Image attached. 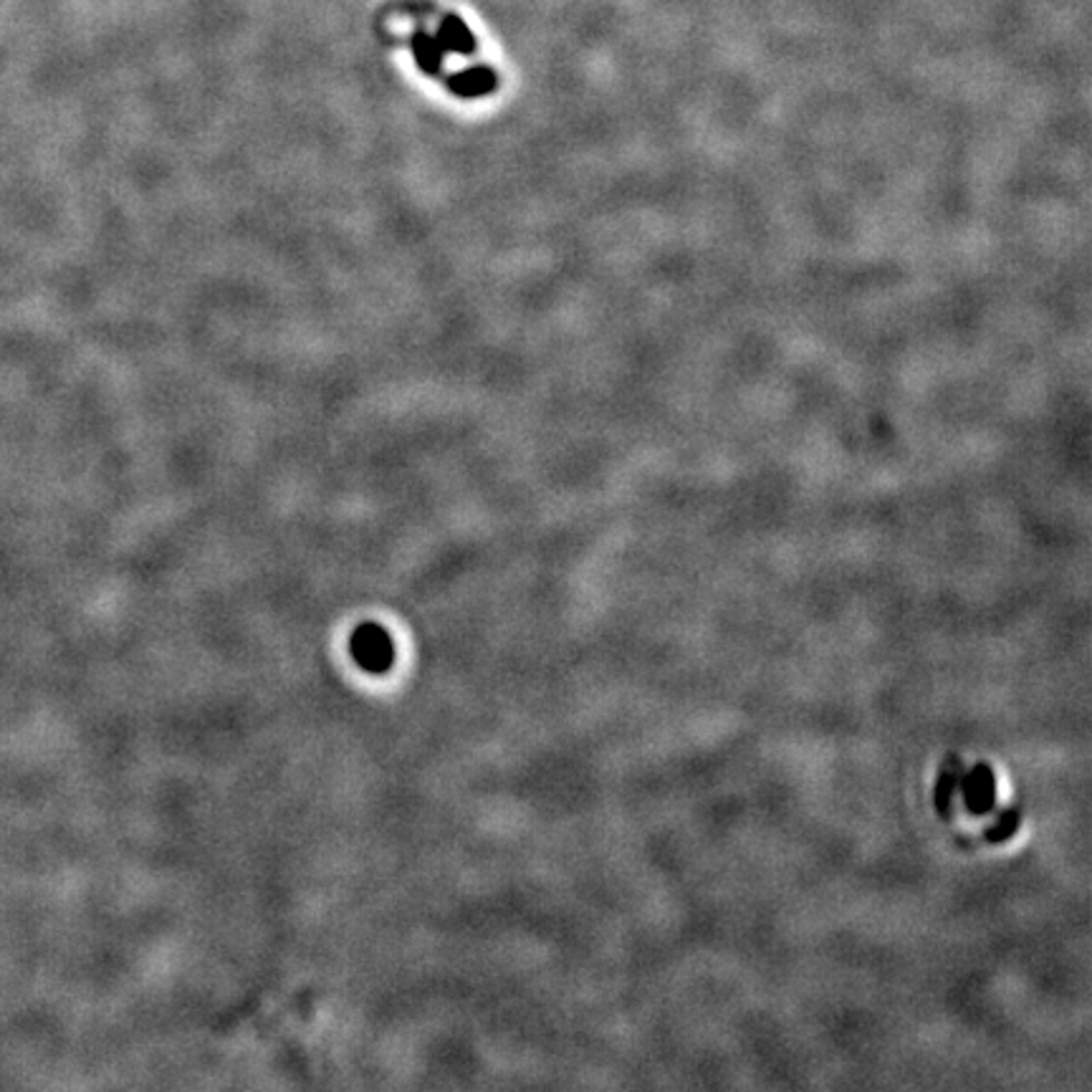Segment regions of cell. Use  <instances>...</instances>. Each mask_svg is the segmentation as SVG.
<instances>
[{"instance_id": "6da1fadb", "label": "cell", "mask_w": 1092, "mask_h": 1092, "mask_svg": "<svg viewBox=\"0 0 1092 1092\" xmlns=\"http://www.w3.org/2000/svg\"><path fill=\"white\" fill-rule=\"evenodd\" d=\"M963 800L973 815H989L996 802V779L986 764H979L963 779Z\"/></svg>"}, {"instance_id": "7a4b0ae2", "label": "cell", "mask_w": 1092, "mask_h": 1092, "mask_svg": "<svg viewBox=\"0 0 1092 1092\" xmlns=\"http://www.w3.org/2000/svg\"><path fill=\"white\" fill-rule=\"evenodd\" d=\"M448 87L450 92L465 99L486 97V94H491L498 87V76L491 66H471V69L458 71V74L450 76Z\"/></svg>"}, {"instance_id": "3957f363", "label": "cell", "mask_w": 1092, "mask_h": 1092, "mask_svg": "<svg viewBox=\"0 0 1092 1092\" xmlns=\"http://www.w3.org/2000/svg\"><path fill=\"white\" fill-rule=\"evenodd\" d=\"M440 41V46L445 49V54H460V56H468L476 51V36H473V31L468 26H465V21L460 16H455V13H448V16H443V21H440V28H438V36H435Z\"/></svg>"}, {"instance_id": "277c9868", "label": "cell", "mask_w": 1092, "mask_h": 1092, "mask_svg": "<svg viewBox=\"0 0 1092 1092\" xmlns=\"http://www.w3.org/2000/svg\"><path fill=\"white\" fill-rule=\"evenodd\" d=\"M354 650L362 655V666L372 668V671H379L382 666H387L389 645L379 630H372V625L367 630H359Z\"/></svg>"}, {"instance_id": "5b68a950", "label": "cell", "mask_w": 1092, "mask_h": 1092, "mask_svg": "<svg viewBox=\"0 0 1092 1092\" xmlns=\"http://www.w3.org/2000/svg\"><path fill=\"white\" fill-rule=\"evenodd\" d=\"M412 56H415L417 66H420L425 74H438L440 66L445 61V49L440 46V41L435 36L425 31H417L412 36Z\"/></svg>"}, {"instance_id": "8992f818", "label": "cell", "mask_w": 1092, "mask_h": 1092, "mask_svg": "<svg viewBox=\"0 0 1092 1092\" xmlns=\"http://www.w3.org/2000/svg\"><path fill=\"white\" fill-rule=\"evenodd\" d=\"M1019 819H1022L1019 812L1014 810V807H1006V810L999 815V819H996L994 827H989L986 839H989V842H1004V839H1009L1011 834L1019 829Z\"/></svg>"}, {"instance_id": "52a82bcc", "label": "cell", "mask_w": 1092, "mask_h": 1092, "mask_svg": "<svg viewBox=\"0 0 1092 1092\" xmlns=\"http://www.w3.org/2000/svg\"><path fill=\"white\" fill-rule=\"evenodd\" d=\"M953 792H956V772H948L946 767V772L938 779V792H935V805H938L941 815H946L948 797H953Z\"/></svg>"}]
</instances>
